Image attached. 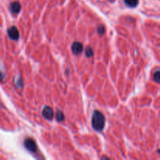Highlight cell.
I'll list each match as a JSON object with an SVG mask.
<instances>
[{
    "instance_id": "cell-1",
    "label": "cell",
    "mask_w": 160,
    "mask_h": 160,
    "mask_svg": "<svg viewBox=\"0 0 160 160\" xmlns=\"http://www.w3.org/2000/svg\"><path fill=\"white\" fill-rule=\"evenodd\" d=\"M92 126L97 131H103L105 126V117L99 111H94L92 118Z\"/></svg>"
},
{
    "instance_id": "cell-2",
    "label": "cell",
    "mask_w": 160,
    "mask_h": 160,
    "mask_svg": "<svg viewBox=\"0 0 160 160\" xmlns=\"http://www.w3.org/2000/svg\"><path fill=\"white\" fill-rule=\"evenodd\" d=\"M24 146L27 149L31 152H35L37 150V144L32 138H27L24 141Z\"/></svg>"
},
{
    "instance_id": "cell-3",
    "label": "cell",
    "mask_w": 160,
    "mask_h": 160,
    "mask_svg": "<svg viewBox=\"0 0 160 160\" xmlns=\"http://www.w3.org/2000/svg\"><path fill=\"white\" fill-rule=\"evenodd\" d=\"M8 36L10 38L14 41H17L19 39V31L16 27H11L8 29Z\"/></svg>"
},
{
    "instance_id": "cell-4",
    "label": "cell",
    "mask_w": 160,
    "mask_h": 160,
    "mask_svg": "<svg viewBox=\"0 0 160 160\" xmlns=\"http://www.w3.org/2000/svg\"><path fill=\"white\" fill-rule=\"evenodd\" d=\"M71 49H72V52L74 55H78L80 53H81V52L83 51V45L78 42H74L72 45Z\"/></svg>"
},
{
    "instance_id": "cell-5",
    "label": "cell",
    "mask_w": 160,
    "mask_h": 160,
    "mask_svg": "<svg viewBox=\"0 0 160 160\" xmlns=\"http://www.w3.org/2000/svg\"><path fill=\"white\" fill-rule=\"evenodd\" d=\"M42 115L45 117V119L47 120H52L53 118V109H51L49 106H45L44 109H43V111H42Z\"/></svg>"
},
{
    "instance_id": "cell-6",
    "label": "cell",
    "mask_w": 160,
    "mask_h": 160,
    "mask_svg": "<svg viewBox=\"0 0 160 160\" xmlns=\"http://www.w3.org/2000/svg\"><path fill=\"white\" fill-rule=\"evenodd\" d=\"M21 5L19 2H13L10 4V10L13 13H18L21 11Z\"/></svg>"
},
{
    "instance_id": "cell-7",
    "label": "cell",
    "mask_w": 160,
    "mask_h": 160,
    "mask_svg": "<svg viewBox=\"0 0 160 160\" xmlns=\"http://www.w3.org/2000/svg\"><path fill=\"white\" fill-rule=\"evenodd\" d=\"M123 1L130 7H135L138 4V0H123Z\"/></svg>"
},
{
    "instance_id": "cell-8",
    "label": "cell",
    "mask_w": 160,
    "mask_h": 160,
    "mask_svg": "<svg viewBox=\"0 0 160 160\" xmlns=\"http://www.w3.org/2000/svg\"><path fill=\"white\" fill-rule=\"evenodd\" d=\"M153 80L157 83H160V69L155 71L153 74Z\"/></svg>"
},
{
    "instance_id": "cell-9",
    "label": "cell",
    "mask_w": 160,
    "mask_h": 160,
    "mask_svg": "<svg viewBox=\"0 0 160 160\" xmlns=\"http://www.w3.org/2000/svg\"><path fill=\"white\" fill-rule=\"evenodd\" d=\"M56 119L58 121H63L64 120V115L60 111H58L56 113Z\"/></svg>"
},
{
    "instance_id": "cell-10",
    "label": "cell",
    "mask_w": 160,
    "mask_h": 160,
    "mask_svg": "<svg viewBox=\"0 0 160 160\" xmlns=\"http://www.w3.org/2000/svg\"><path fill=\"white\" fill-rule=\"evenodd\" d=\"M98 32L99 34H103L105 33V27L103 25H99L98 27Z\"/></svg>"
},
{
    "instance_id": "cell-11",
    "label": "cell",
    "mask_w": 160,
    "mask_h": 160,
    "mask_svg": "<svg viewBox=\"0 0 160 160\" xmlns=\"http://www.w3.org/2000/svg\"><path fill=\"white\" fill-rule=\"evenodd\" d=\"M86 55L88 57H92V55H93V51H92L90 48H88L86 50Z\"/></svg>"
},
{
    "instance_id": "cell-12",
    "label": "cell",
    "mask_w": 160,
    "mask_h": 160,
    "mask_svg": "<svg viewBox=\"0 0 160 160\" xmlns=\"http://www.w3.org/2000/svg\"><path fill=\"white\" fill-rule=\"evenodd\" d=\"M3 79H4V74L2 71L0 70V81H2Z\"/></svg>"
},
{
    "instance_id": "cell-13",
    "label": "cell",
    "mask_w": 160,
    "mask_h": 160,
    "mask_svg": "<svg viewBox=\"0 0 160 160\" xmlns=\"http://www.w3.org/2000/svg\"><path fill=\"white\" fill-rule=\"evenodd\" d=\"M159 153H160V150H159Z\"/></svg>"
},
{
    "instance_id": "cell-14",
    "label": "cell",
    "mask_w": 160,
    "mask_h": 160,
    "mask_svg": "<svg viewBox=\"0 0 160 160\" xmlns=\"http://www.w3.org/2000/svg\"><path fill=\"white\" fill-rule=\"evenodd\" d=\"M109 1H112V0H109Z\"/></svg>"
}]
</instances>
